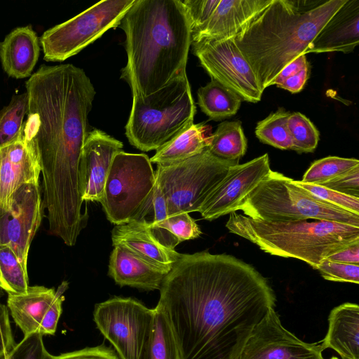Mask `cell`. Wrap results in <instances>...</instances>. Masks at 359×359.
<instances>
[{
	"label": "cell",
	"instance_id": "obj_30",
	"mask_svg": "<svg viewBox=\"0 0 359 359\" xmlns=\"http://www.w3.org/2000/svg\"><path fill=\"white\" fill-rule=\"evenodd\" d=\"M28 112L27 93L13 96L0 114V149L18 139L23 133V119Z\"/></svg>",
	"mask_w": 359,
	"mask_h": 359
},
{
	"label": "cell",
	"instance_id": "obj_43",
	"mask_svg": "<svg viewBox=\"0 0 359 359\" xmlns=\"http://www.w3.org/2000/svg\"><path fill=\"white\" fill-rule=\"evenodd\" d=\"M309 67L306 55L301 54L292 62L288 63L271 82L270 86H278L283 81Z\"/></svg>",
	"mask_w": 359,
	"mask_h": 359
},
{
	"label": "cell",
	"instance_id": "obj_29",
	"mask_svg": "<svg viewBox=\"0 0 359 359\" xmlns=\"http://www.w3.org/2000/svg\"><path fill=\"white\" fill-rule=\"evenodd\" d=\"M142 359H180L172 328L158 304L154 308L153 331Z\"/></svg>",
	"mask_w": 359,
	"mask_h": 359
},
{
	"label": "cell",
	"instance_id": "obj_1",
	"mask_svg": "<svg viewBox=\"0 0 359 359\" xmlns=\"http://www.w3.org/2000/svg\"><path fill=\"white\" fill-rule=\"evenodd\" d=\"M158 304L180 359H238L276 295L252 266L208 251L182 254L164 278Z\"/></svg>",
	"mask_w": 359,
	"mask_h": 359
},
{
	"label": "cell",
	"instance_id": "obj_39",
	"mask_svg": "<svg viewBox=\"0 0 359 359\" xmlns=\"http://www.w3.org/2000/svg\"><path fill=\"white\" fill-rule=\"evenodd\" d=\"M168 229L178 243L196 238L202 233L195 220L187 212L168 216Z\"/></svg>",
	"mask_w": 359,
	"mask_h": 359
},
{
	"label": "cell",
	"instance_id": "obj_6",
	"mask_svg": "<svg viewBox=\"0 0 359 359\" xmlns=\"http://www.w3.org/2000/svg\"><path fill=\"white\" fill-rule=\"evenodd\" d=\"M132 94L126 135L141 151L157 150L194 123L196 108L187 73L147 96Z\"/></svg>",
	"mask_w": 359,
	"mask_h": 359
},
{
	"label": "cell",
	"instance_id": "obj_35",
	"mask_svg": "<svg viewBox=\"0 0 359 359\" xmlns=\"http://www.w3.org/2000/svg\"><path fill=\"white\" fill-rule=\"evenodd\" d=\"M294 183L323 201L359 215V198L349 196L318 184L297 180H294Z\"/></svg>",
	"mask_w": 359,
	"mask_h": 359
},
{
	"label": "cell",
	"instance_id": "obj_47",
	"mask_svg": "<svg viewBox=\"0 0 359 359\" xmlns=\"http://www.w3.org/2000/svg\"><path fill=\"white\" fill-rule=\"evenodd\" d=\"M330 359H339L338 358L335 357V356H333Z\"/></svg>",
	"mask_w": 359,
	"mask_h": 359
},
{
	"label": "cell",
	"instance_id": "obj_37",
	"mask_svg": "<svg viewBox=\"0 0 359 359\" xmlns=\"http://www.w3.org/2000/svg\"><path fill=\"white\" fill-rule=\"evenodd\" d=\"M52 354L46 350L43 335L39 333L24 337L9 353L10 359H50Z\"/></svg>",
	"mask_w": 359,
	"mask_h": 359
},
{
	"label": "cell",
	"instance_id": "obj_48",
	"mask_svg": "<svg viewBox=\"0 0 359 359\" xmlns=\"http://www.w3.org/2000/svg\"><path fill=\"white\" fill-rule=\"evenodd\" d=\"M0 359H5V357L4 356H1V357H0Z\"/></svg>",
	"mask_w": 359,
	"mask_h": 359
},
{
	"label": "cell",
	"instance_id": "obj_12",
	"mask_svg": "<svg viewBox=\"0 0 359 359\" xmlns=\"http://www.w3.org/2000/svg\"><path fill=\"white\" fill-rule=\"evenodd\" d=\"M192 50L210 75L243 101L257 103L264 90L248 62L234 41V36L192 42Z\"/></svg>",
	"mask_w": 359,
	"mask_h": 359
},
{
	"label": "cell",
	"instance_id": "obj_13",
	"mask_svg": "<svg viewBox=\"0 0 359 359\" xmlns=\"http://www.w3.org/2000/svg\"><path fill=\"white\" fill-rule=\"evenodd\" d=\"M39 184H25L11 197L6 209L0 210V246H8L27 269L31 243L43 213Z\"/></svg>",
	"mask_w": 359,
	"mask_h": 359
},
{
	"label": "cell",
	"instance_id": "obj_25",
	"mask_svg": "<svg viewBox=\"0 0 359 359\" xmlns=\"http://www.w3.org/2000/svg\"><path fill=\"white\" fill-rule=\"evenodd\" d=\"M207 126L191 124L156 150L151 163L161 165L177 163L201 154L207 147Z\"/></svg>",
	"mask_w": 359,
	"mask_h": 359
},
{
	"label": "cell",
	"instance_id": "obj_49",
	"mask_svg": "<svg viewBox=\"0 0 359 359\" xmlns=\"http://www.w3.org/2000/svg\"><path fill=\"white\" fill-rule=\"evenodd\" d=\"M0 169H1V154H0Z\"/></svg>",
	"mask_w": 359,
	"mask_h": 359
},
{
	"label": "cell",
	"instance_id": "obj_4",
	"mask_svg": "<svg viewBox=\"0 0 359 359\" xmlns=\"http://www.w3.org/2000/svg\"><path fill=\"white\" fill-rule=\"evenodd\" d=\"M347 0H272L234 36L263 90Z\"/></svg>",
	"mask_w": 359,
	"mask_h": 359
},
{
	"label": "cell",
	"instance_id": "obj_5",
	"mask_svg": "<svg viewBox=\"0 0 359 359\" xmlns=\"http://www.w3.org/2000/svg\"><path fill=\"white\" fill-rule=\"evenodd\" d=\"M226 227L266 253L300 259L314 269L329 256L359 242V226L327 220L269 222L232 212Z\"/></svg>",
	"mask_w": 359,
	"mask_h": 359
},
{
	"label": "cell",
	"instance_id": "obj_20",
	"mask_svg": "<svg viewBox=\"0 0 359 359\" xmlns=\"http://www.w3.org/2000/svg\"><path fill=\"white\" fill-rule=\"evenodd\" d=\"M359 0H347L332 16L305 52H352L359 43Z\"/></svg>",
	"mask_w": 359,
	"mask_h": 359
},
{
	"label": "cell",
	"instance_id": "obj_42",
	"mask_svg": "<svg viewBox=\"0 0 359 359\" xmlns=\"http://www.w3.org/2000/svg\"><path fill=\"white\" fill-rule=\"evenodd\" d=\"M15 345L8 309L0 302V357L9 353Z\"/></svg>",
	"mask_w": 359,
	"mask_h": 359
},
{
	"label": "cell",
	"instance_id": "obj_15",
	"mask_svg": "<svg viewBox=\"0 0 359 359\" xmlns=\"http://www.w3.org/2000/svg\"><path fill=\"white\" fill-rule=\"evenodd\" d=\"M67 287L68 283L63 282L57 291L36 285L29 286L22 294H8L7 308L24 337L34 333L55 334Z\"/></svg>",
	"mask_w": 359,
	"mask_h": 359
},
{
	"label": "cell",
	"instance_id": "obj_9",
	"mask_svg": "<svg viewBox=\"0 0 359 359\" xmlns=\"http://www.w3.org/2000/svg\"><path fill=\"white\" fill-rule=\"evenodd\" d=\"M135 0H104L46 30L40 38L46 61L62 62L119 25Z\"/></svg>",
	"mask_w": 359,
	"mask_h": 359
},
{
	"label": "cell",
	"instance_id": "obj_10",
	"mask_svg": "<svg viewBox=\"0 0 359 359\" xmlns=\"http://www.w3.org/2000/svg\"><path fill=\"white\" fill-rule=\"evenodd\" d=\"M155 182V172L146 154H116L100 202L107 219L115 225L131 221Z\"/></svg>",
	"mask_w": 359,
	"mask_h": 359
},
{
	"label": "cell",
	"instance_id": "obj_17",
	"mask_svg": "<svg viewBox=\"0 0 359 359\" xmlns=\"http://www.w3.org/2000/svg\"><path fill=\"white\" fill-rule=\"evenodd\" d=\"M122 148L121 141L100 130L88 132L79 165V191L83 201H101L113 159Z\"/></svg>",
	"mask_w": 359,
	"mask_h": 359
},
{
	"label": "cell",
	"instance_id": "obj_2",
	"mask_svg": "<svg viewBox=\"0 0 359 359\" xmlns=\"http://www.w3.org/2000/svg\"><path fill=\"white\" fill-rule=\"evenodd\" d=\"M25 86L28 112L23 133L39 156L49 232L74 239L88 219L79 175L95 90L85 72L72 64L42 65Z\"/></svg>",
	"mask_w": 359,
	"mask_h": 359
},
{
	"label": "cell",
	"instance_id": "obj_36",
	"mask_svg": "<svg viewBox=\"0 0 359 359\" xmlns=\"http://www.w3.org/2000/svg\"><path fill=\"white\" fill-rule=\"evenodd\" d=\"M327 280L358 284L359 265L330 261L321 262L317 269Z\"/></svg>",
	"mask_w": 359,
	"mask_h": 359
},
{
	"label": "cell",
	"instance_id": "obj_22",
	"mask_svg": "<svg viewBox=\"0 0 359 359\" xmlns=\"http://www.w3.org/2000/svg\"><path fill=\"white\" fill-rule=\"evenodd\" d=\"M114 247L123 248L154 265L171 270L182 254L161 245L147 227L130 221L115 225L111 231Z\"/></svg>",
	"mask_w": 359,
	"mask_h": 359
},
{
	"label": "cell",
	"instance_id": "obj_11",
	"mask_svg": "<svg viewBox=\"0 0 359 359\" xmlns=\"http://www.w3.org/2000/svg\"><path fill=\"white\" fill-rule=\"evenodd\" d=\"M93 318L121 359H142L152 334L154 309L116 297L96 304Z\"/></svg>",
	"mask_w": 359,
	"mask_h": 359
},
{
	"label": "cell",
	"instance_id": "obj_14",
	"mask_svg": "<svg viewBox=\"0 0 359 359\" xmlns=\"http://www.w3.org/2000/svg\"><path fill=\"white\" fill-rule=\"evenodd\" d=\"M320 344L307 343L285 329L274 309L254 327L238 359H324Z\"/></svg>",
	"mask_w": 359,
	"mask_h": 359
},
{
	"label": "cell",
	"instance_id": "obj_46",
	"mask_svg": "<svg viewBox=\"0 0 359 359\" xmlns=\"http://www.w3.org/2000/svg\"><path fill=\"white\" fill-rule=\"evenodd\" d=\"M4 357H5V359H10V358H9V353L6 354V355H4Z\"/></svg>",
	"mask_w": 359,
	"mask_h": 359
},
{
	"label": "cell",
	"instance_id": "obj_38",
	"mask_svg": "<svg viewBox=\"0 0 359 359\" xmlns=\"http://www.w3.org/2000/svg\"><path fill=\"white\" fill-rule=\"evenodd\" d=\"M220 0L182 1L188 14L191 34L198 32L208 21Z\"/></svg>",
	"mask_w": 359,
	"mask_h": 359
},
{
	"label": "cell",
	"instance_id": "obj_19",
	"mask_svg": "<svg viewBox=\"0 0 359 359\" xmlns=\"http://www.w3.org/2000/svg\"><path fill=\"white\" fill-rule=\"evenodd\" d=\"M272 0H220L210 18L196 33L191 43L235 36Z\"/></svg>",
	"mask_w": 359,
	"mask_h": 359
},
{
	"label": "cell",
	"instance_id": "obj_40",
	"mask_svg": "<svg viewBox=\"0 0 359 359\" xmlns=\"http://www.w3.org/2000/svg\"><path fill=\"white\" fill-rule=\"evenodd\" d=\"M319 185L349 196L359 198V165Z\"/></svg>",
	"mask_w": 359,
	"mask_h": 359
},
{
	"label": "cell",
	"instance_id": "obj_23",
	"mask_svg": "<svg viewBox=\"0 0 359 359\" xmlns=\"http://www.w3.org/2000/svg\"><path fill=\"white\" fill-rule=\"evenodd\" d=\"M39 53V38L31 25L15 28L0 42L2 67L13 78L32 76Z\"/></svg>",
	"mask_w": 359,
	"mask_h": 359
},
{
	"label": "cell",
	"instance_id": "obj_8",
	"mask_svg": "<svg viewBox=\"0 0 359 359\" xmlns=\"http://www.w3.org/2000/svg\"><path fill=\"white\" fill-rule=\"evenodd\" d=\"M238 162L218 158L206 147L201 154L182 162L157 165L156 182L165 196L168 215L198 212L229 167Z\"/></svg>",
	"mask_w": 359,
	"mask_h": 359
},
{
	"label": "cell",
	"instance_id": "obj_27",
	"mask_svg": "<svg viewBox=\"0 0 359 359\" xmlns=\"http://www.w3.org/2000/svg\"><path fill=\"white\" fill-rule=\"evenodd\" d=\"M198 104L210 119L221 121L235 115L242 99L217 81H211L197 92Z\"/></svg>",
	"mask_w": 359,
	"mask_h": 359
},
{
	"label": "cell",
	"instance_id": "obj_33",
	"mask_svg": "<svg viewBox=\"0 0 359 359\" xmlns=\"http://www.w3.org/2000/svg\"><path fill=\"white\" fill-rule=\"evenodd\" d=\"M358 165H359V161L356 158L327 156L314 161L301 181L319 185Z\"/></svg>",
	"mask_w": 359,
	"mask_h": 359
},
{
	"label": "cell",
	"instance_id": "obj_31",
	"mask_svg": "<svg viewBox=\"0 0 359 359\" xmlns=\"http://www.w3.org/2000/svg\"><path fill=\"white\" fill-rule=\"evenodd\" d=\"M27 269L8 246H0V289L8 294H19L29 287Z\"/></svg>",
	"mask_w": 359,
	"mask_h": 359
},
{
	"label": "cell",
	"instance_id": "obj_18",
	"mask_svg": "<svg viewBox=\"0 0 359 359\" xmlns=\"http://www.w3.org/2000/svg\"><path fill=\"white\" fill-rule=\"evenodd\" d=\"M0 210H4L20 186L39 184L41 171L35 146L24 133L15 141L0 149Z\"/></svg>",
	"mask_w": 359,
	"mask_h": 359
},
{
	"label": "cell",
	"instance_id": "obj_45",
	"mask_svg": "<svg viewBox=\"0 0 359 359\" xmlns=\"http://www.w3.org/2000/svg\"><path fill=\"white\" fill-rule=\"evenodd\" d=\"M308 79L309 67L305 68L299 72L294 74L293 76L281 82L277 86L292 93H297L303 89Z\"/></svg>",
	"mask_w": 359,
	"mask_h": 359
},
{
	"label": "cell",
	"instance_id": "obj_21",
	"mask_svg": "<svg viewBox=\"0 0 359 359\" xmlns=\"http://www.w3.org/2000/svg\"><path fill=\"white\" fill-rule=\"evenodd\" d=\"M170 271L117 246L114 247L109 257V275L121 287L160 290Z\"/></svg>",
	"mask_w": 359,
	"mask_h": 359
},
{
	"label": "cell",
	"instance_id": "obj_3",
	"mask_svg": "<svg viewBox=\"0 0 359 359\" xmlns=\"http://www.w3.org/2000/svg\"><path fill=\"white\" fill-rule=\"evenodd\" d=\"M128 62L121 78L147 96L186 73L191 22L180 0H135L120 24Z\"/></svg>",
	"mask_w": 359,
	"mask_h": 359
},
{
	"label": "cell",
	"instance_id": "obj_16",
	"mask_svg": "<svg viewBox=\"0 0 359 359\" xmlns=\"http://www.w3.org/2000/svg\"><path fill=\"white\" fill-rule=\"evenodd\" d=\"M271 170L268 154L229 167L198 212L203 218L209 221L235 212L243 199Z\"/></svg>",
	"mask_w": 359,
	"mask_h": 359
},
{
	"label": "cell",
	"instance_id": "obj_32",
	"mask_svg": "<svg viewBox=\"0 0 359 359\" xmlns=\"http://www.w3.org/2000/svg\"><path fill=\"white\" fill-rule=\"evenodd\" d=\"M290 114L283 109L270 114L257 123L256 137L262 142L273 147L283 150L292 149V140L287 128Z\"/></svg>",
	"mask_w": 359,
	"mask_h": 359
},
{
	"label": "cell",
	"instance_id": "obj_28",
	"mask_svg": "<svg viewBox=\"0 0 359 359\" xmlns=\"http://www.w3.org/2000/svg\"><path fill=\"white\" fill-rule=\"evenodd\" d=\"M207 149L225 160H239L247 150V139L240 121H224L208 137Z\"/></svg>",
	"mask_w": 359,
	"mask_h": 359
},
{
	"label": "cell",
	"instance_id": "obj_34",
	"mask_svg": "<svg viewBox=\"0 0 359 359\" xmlns=\"http://www.w3.org/2000/svg\"><path fill=\"white\" fill-rule=\"evenodd\" d=\"M287 128L292 140V150L298 153L313 152L319 141V132L313 123L300 112L290 113Z\"/></svg>",
	"mask_w": 359,
	"mask_h": 359
},
{
	"label": "cell",
	"instance_id": "obj_26",
	"mask_svg": "<svg viewBox=\"0 0 359 359\" xmlns=\"http://www.w3.org/2000/svg\"><path fill=\"white\" fill-rule=\"evenodd\" d=\"M168 217L165 196L155 182L154 189L131 221L147 227L152 236L161 245L174 250L179 243L168 229Z\"/></svg>",
	"mask_w": 359,
	"mask_h": 359
},
{
	"label": "cell",
	"instance_id": "obj_41",
	"mask_svg": "<svg viewBox=\"0 0 359 359\" xmlns=\"http://www.w3.org/2000/svg\"><path fill=\"white\" fill-rule=\"evenodd\" d=\"M50 359H120L114 350L102 344L95 347H88L81 350L51 355Z\"/></svg>",
	"mask_w": 359,
	"mask_h": 359
},
{
	"label": "cell",
	"instance_id": "obj_44",
	"mask_svg": "<svg viewBox=\"0 0 359 359\" xmlns=\"http://www.w3.org/2000/svg\"><path fill=\"white\" fill-rule=\"evenodd\" d=\"M327 259L345 264L359 265V242L351 244L329 256Z\"/></svg>",
	"mask_w": 359,
	"mask_h": 359
},
{
	"label": "cell",
	"instance_id": "obj_7",
	"mask_svg": "<svg viewBox=\"0 0 359 359\" xmlns=\"http://www.w3.org/2000/svg\"><path fill=\"white\" fill-rule=\"evenodd\" d=\"M245 216L269 222L327 220L359 226V215L332 205L271 170L241 202Z\"/></svg>",
	"mask_w": 359,
	"mask_h": 359
},
{
	"label": "cell",
	"instance_id": "obj_24",
	"mask_svg": "<svg viewBox=\"0 0 359 359\" xmlns=\"http://www.w3.org/2000/svg\"><path fill=\"white\" fill-rule=\"evenodd\" d=\"M323 350H334L342 359H359V306L346 302L334 307L328 317V330L321 341Z\"/></svg>",
	"mask_w": 359,
	"mask_h": 359
}]
</instances>
